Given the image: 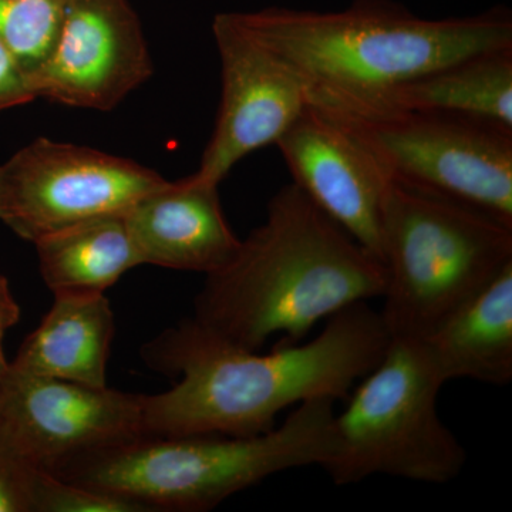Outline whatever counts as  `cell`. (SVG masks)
I'll return each instance as SVG.
<instances>
[{
    "label": "cell",
    "instance_id": "obj_1",
    "mask_svg": "<svg viewBox=\"0 0 512 512\" xmlns=\"http://www.w3.org/2000/svg\"><path fill=\"white\" fill-rule=\"evenodd\" d=\"M390 338L369 302L343 309L316 338L271 353L237 348L184 320L141 349L148 366L180 377L173 389L144 394L147 436L249 437L276 416L316 399H346L382 359Z\"/></svg>",
    "mask_w": 512,
    "mask_h": 512
},
{
    "label": "cell",
    "instance_id": "obj_2",
    "mask_svg": "<svg viewBox=\"0 0 512 512\" xmlns=\"http://www.w3.org/2000/svg\"><path fill=\"white\" fill-rule=\"evenodd\" d=\"M384 288L383 262L291 183L271 198L264 224L232 261L207 275L192 319L258 352L276 335L279 345L301 343L323 319L382 298Z\"/></svg>",
    "mask_w": 512,
    "mask_h": 512
},
{
    "label": "cell",
    "instance_id": "obj_3",
    "mask_svg": "<svg viewBox=\"0 0 512 512\" xmlns=\"http://www.w3.org/2000/svg\"><path fill=\"white\" fill-rule=\"evenodd\" d=\"M234 13L298 76L309 104L339 116L376 113L397 87L431 70L512 46V16L505 8L424 19L390 0H356L338 12Z\"/></svg>",
    "mask_w": 512,
    "mask_h": 512
},
{
    "label": "cell",
    "instance_id": "obj_4",
    "mask_svg": "<svg viewBox=\"0 0 512 512\" xmlns=\"http://www.w3.org/2000/svg\"><path fill=\"white\" fill-rule=\"evenodd\" d=\"M333 404H299L281 426L256 436H144L67 458L49 471L150 511H207L275 474L325 467L335 453Z\"/></svg>",
    "mask_w": 512,
    "mask_h": 512
},
{
    "label": "cell",
    "instance_id": "obj_5",
    "mask_svg": "<svg viewBox=\"0 0 512 512\" xmlns=\"http://www.w3.org/2000/svg\"><path fill=\"white\" fill-rule=\"evenodd\" d=\"M380 316L392 339H424L512 262V225L390 181L384 195Z\"/></svg>",
    "mask_w": 512,
    "mask_h": 512
},
{
    "label": "cell",
    "instance_id": "obj_6",
    "mask_svg": "<svg viewBox=\"0 0 512 512\" xmlns=\"http://www.w3.org/2000/svg\"><path fill=\"white\" fill-rule=\"evenodd\" d=\"M335 414V453L323 470L336 485L390 476L447 484L467 453L443 423L437 400L444 380L421 340L392 339L377 363Z\"/></svg>",
    "mask_w": 512,
    "mask_h": 512
},
{
    "label": "cell",
    "instance_id": "obj_7",
    "mask_svg": "<svg viewBox=\"0 0 512 512\" xmlns=\"http://www.w3.org/2000/svg\"><path fill=\"white\" fill-rule=\"evenodd\" d=\"M333 116L355 131L390 180L512 225V130L427 111Z\"/></svg>",
    "mask_w": 512,
    "mask_h": 512
},
{
    "label": "cell",
    "instance_id": "obj_8",
    "mask_svg": "<svg viewBox=\"0 0 512 512\" xmlns=\"http://www.w3.org/2000/svg\"><path fill=\"white\" fill-rule=\"evenodd\" d=\"M167 181L128 158L37 137L0 164V222L35 244L80 222L126 214Z\"/></svg>",
    "mask_w": 512,
    "mask_h": 512
},
{
    "label": "cell",
    "instance_id": "obj_9",
    "mask_svg": "<svg viewBox=\"0 0 512 512\" xmlns=\"http://www.w3.org/2000/svg\"><path fill=\"white\" fill-rule=\"evenodd\" d=\"M147 436L144 394L19 372L0 389V451L50 470L67 458Z\"/></svg>",
    "mask_w": 512,
    "mask_h": 512
},
{
    "label": "cell",
    "instance_id": "obj_10",
    "mask_svg": "<svg viewBox=\"0 0 512 512\" xmlns=\"http://www.w3.org/2000/svg\"><path fill=\"white\" fill-rule=\"evenodd\" d=\"M212 35L220 56L221 101L214 133L194 175L220 185L242 158L275 146L309 100L298 76L234 12L215 16Z\"/></svg>",
    "mask_w": 512,
    "mask_h": 512
},
{
    "label": "cell",
    "instance_id": "obj_11",
    "mask_svg": "<svg viewBox=\"0 0 512 512\" xmlns=\"http://www.w3.org/2000/svg\"><path fill=\"white\" fill-rule=\"evenodd\" d=\"M153 73L143 26L128 0H62L55 50L30 84L36 99L110 111Z\"/></svg>",
    "mask_w": 512,
    "mask_h": 512
},
{
    "label": "cell",
    "instance_id": "obj_12",
    "mask_svg": "<svg viewBox=\"0 0 512 512\" xmlns=\"http://www.w3.org/2000/svg\"><path fill=\"white\" fill-rule=\"evenodd\" d=\"M275 146L292 184L382 261L380 224L392 180L355 131L308 104Z\"/></svg>",
    "mask_w": 512,
    "mask_h": 512
},
{
    "label": "cell",
    "instance_id": "obj_13",
    "mask_svg": "<svg viewBox=\"0 0 512 512\" xmlns=\"http://www.w3.org/2000/svg\"><path fill=\"white\" fill-rule=\"evenodd\" d=\"M218 188L191 174L138 200L126 222L141 264L205 275L227 266L241 239L229 227Z\"/></svg>",
    "mask_w": 512,
    "mask_h": 512
},
{
    "label": "cell",
    "instance_id": "obj_14",
    "mask_svg": "<svg viewBox=\"0 0 512 512\" xmlns=\"http://www.w3.org/2000/svg\"><path fill=\"white\" fill-rule=\"evenodd\" d=\"M114 330L106 293H57L10 365L29 375L107 387Z\"/></svg>",
    "mask_w": 512,
    "mask_h": 512
},
{
    "label": "cell",
    "instance_id": "obj_15",
    "mask_svg": "<svg viewBox=\"0 0 512 512\" xmlns=\"http://www.w3.org/2000/svg\"><path fill=\"white\" fill-rule=\"evenodd\" d=\"M444 383L505 386L512 380V262L427 338L420 339Z\"/></svg>",
    "mask_w": 512,
    "mask_h": 512
},
{
    "label": "cell",
    "instance_id": "obj_16",
    "mask_svg": "<svg viewBox=\"0 0 512 512\" xmlns=\"http://www.w3.org/2000/svg\"><path fill=\"white\" fill-rule=\"evenodd\" d=\"M387 111L456 114L512 130V46L473 53L397 87L376 113Z\"/></svg>",
    "mask_w": 512,
    "mask_h": 512
},
{
    "label": "cell",
    "instance_id": "obj_17",
    "mask_svg": "<svg viewBox=\"0 0 512 512\" xmlns=\"http://www.w3.org/2000/svg\"><path fill=\"white\" fill-rule=\"evenodd\" d=\"M40 275L57 293H106L141 264L126 214L104 215L40 238Z\"/></svg>",
    "mask_w": 512,
    "mask_h": 512
},
{
    "label": "cell",
    "instance_id": "obj_18",
    "mask_svg": "<svg viewBox=\"0 0 512 512\" xmlns=\"http://www.w3.org/2000/svg\"><path fill=\"white\" fill-rule=\"evenodd\" d=\"M60 28L62 0H0V43L29 82L52 56Z\"/></svg>",
    "mask_w": 512,
    "mask_h": 512
},
{
    "label": "cell",
    "instance_id": "obj_19",
    "mask_svg": "<svg viewBox=\"0 0 512 512\" xmlns=\"http://www.w3.org/2000/svg\"><path fill=\"white\" fill-rule=\"evenodd\" d=\"M144 505L70 483L36 467L32 476V512H144Z\"/></svg>",
    "mask_w": 512,
    "mask_h": 512
},
{
    "label": "cell",
    "instance_id": "obj_20",
    "mask_svg": "<svg viewBox=\"0 0 512 512\" xmlns=\"http://www.w3.org/2000/svg\"><path fill=\"white\" fill-rule=\"evenodd\" d=\"M35 468L0 451V512H32Z\"/></svg>",
    "mask_w": 512,
    "mask_h": 512
},
{
    "label": "cell",
    "instance_id": "obj_21",
    "mask_svg": "<svg viewBox=\"0 0 512 512\" xmlns=\"http://www.w3.org/2000/svg\"><path fill=\"white\" fill-rule=\"evenodd\" d=\"M35 100L28 76L0 43V113Z\"/></svg>",
    "mask_w": 512,
    "mask_h": 512
},
{
    "label": "cell",
    "instance_id": "obj_22",
    "mask_svg": "<svg viewBox=\"0 0 512 512\" xmlns=\"http://www.w3.org/2000/svg\"><path fill=\"white\" fill-rule=\"evenodd\" d=\"M19 319L20 308L10 292L8 279L5 276H0V330L6 332L15 326Z\"/></svg>",
    "mask_w": 512,
    "mask_h": 512
},
{
    "label": "cell",
    "instance_id": "obj_23",
    "mask_svg": "<svg viewBox=\"0 0 512 512\" xmlns=\"http://www.w3.org/2000/svg\"><path fill=\"white\" fill-rule=\"evenodd\" d=\"M3 338H5V332L0 330V389H2L10 370V363L6 360L5 349H3Z\"/></svg>",
    "mask_w": 512,
    "mask_h": 512
}]
</instances>
